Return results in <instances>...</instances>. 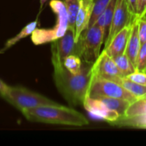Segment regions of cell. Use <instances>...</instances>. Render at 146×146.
Returning a JSON list of instances; mask_svg holds the SVG:
<instances>
[{
  "instance_id": "6da1fadb",
  "label": "cell",
  "mask_w": 146,
  "mask_h": 146,
  "mask_svg": "<svg viewBox=\"0 0 146 146\" xmlns=\"http://www.w3.org/2000/svg\"><path fill=\"white\" fill-rule=\"evenodd\" d=\"M92 66L83 62L77 74L70 73L64 66L53 67L56 86L70 105H83L91 81Z\"/></svg>"
},
{
  "instance_id": "7a4b0ae2",
  "label": "cell",
  "mask_w": 146,
  "mask_h": 146,
  "mask_svg": "<svg viewBox=\"0 0 146 146\" xmlns=\"http://www.w3.org/2000/svg\"><path fill=\"white\" fill-rule=\"evenodd\" d=\"M22 114L27 120L34 122L70 127H84L89 124L88 119L83 114L59 104L31 108Z\"/></svg>"
},
{
  "instance_id": "3957f363",
  "label": "cell",
  "mask_w": 146,
  "mask_h": 146,
  "mask_svg": "<svg viewBox=\"0 0 146 146\" xmlns=\"http://www.w3.org/2000/svg\"><path fill=\"white\" fill-rule=\"evenodd\" d=\"M104 30L97 24L87 27L75 42V55L86 64L93 65L100 55L102 44L104 43Z\"/></svg>"
},
{
  "instance_id": "277c9868",
  "label": "cell",
  "mask_w": 146,
  "mask_h": 146,
  "mask_svg": "<svg viewBox=\"0 0 146 146\" xmlns=\"http://www.w3.org/2000/svg\"><path fill=\"white\" fill-rule=\"evenodd\" d=\"M1 97L21 110V113L28 109L41 105L58 104L55 101H52L41 94L32 92L29 89L22 86H9L7 92Z\"/></svg>"
},
{
  "instance_id": "5b68a950",
  "label": "cell",
  "mask_w": 146,
  "mask_h": 146,
  "mask_svg": "<svg viewBox=\"0 0 146 146\" xmlns=\"http://www.w3.org/2000/svg\"><path fill=\"white\" fill-rule=\"evenodd\" d=\"M86 96L92 98H97L100 97L122 98L128 100L131 103L138 99L127 90H126L121 84L94 77H91Z\"/></svg>"
},
{
  "instance_id": "8992f818",
  "label": "cell",
  "mask_w": 146,
  "mask_h": 146,
  "mask_svg": "<svg viewBox=\"0 0 146 146\" xmlns=\"http://www.w3.org/2000/svg\"><path fill=\"white\" fill-rule=\"evenodd\" d=\"M92 77L111 80L121 84L123 75L118 69L114 59L103 50L92 66Z\"/></svg>"
},
{
  "instance_id": "52a82bcc",
  "label": "cell",
  "mask_w": 146,
  "mask_h": 146,
  "mask_svg": "<svg viewBox=\"0 0 146 146\" xmlns=\"http://www.w3.org/2000/svg\"><path fill=\"white\" fill-rule=\"evenodd\" d=\"M75 55L74 33L68 29L65 34L51 42V62L53 67L63 66V62L69 55Z\"/></svg>"
},
{
  "instance_id": "ba28073f",
  "label": "cell",
  "mask_w": 146,
  "mask_h": 146,
  "mask_svg": "<svg viewBox=\"0 0 146 146\" xmlns=\"http://www.w3.org/2000/svg\"><path fill=\"white\" fill-rule=\"evenodd\" d=\"M134 18L130 13L127 0H116L115 8L111 21L110 28L107 38L104 41V48H106L113 39V38L125 27L133 21Z\"/></svg>"
},
{
  "instance_id": "9c48e42d",
  "label": "cell",
  "mask_w": 146,
  "mask_h": 146,
  "mask_svg": "<svg viewBox=\"0 0 146 146\" xmlns=\"http://www.w3.org/2000/svg\"><path fill=\"white\" fill-rule=\"evenodd\" d=\"M83 107L86 111H88L94 116L104 120L110 124L116 121L121 117V115L116 111L110 109L101 100L92 98L88 96H86L84 100Z\"/></svg>"
},
{
  "instance_id": "30bf717a",
  "label": "cell",
  "mask_w": 146,
  "mask_h": 146,
  "mask_svg": "<svg viewBox=\"0 0 146 146\" xmlns=\"http://www.w3.org/2000/svg\"><path fill=\"white\" fill-rule=\"evenodd\" d=\"M133 22L125 27L122 30H121L111 40L110 44L104 49V51L108 53L110 56L114 58L115 56L123 54L126 51L127 42L130 37L131 30H132Z\"/></svg>"
},
{
  "instance_id": "8fae6325",
  "label": "cell",
  "mask_w": 146,
  "mask_h": 146,
  "mask_svg": "<svg viewBox=\"0 0 146 146\" xmlns=\"http://www.w3.org/2000/svg\"><path fill=\"white\" fill-rule=\"evenodd\" d=\"M50 7L56 15V23L53 27L57 38L62 37L68 29V15L62 0H51Z\"/></svg>"
},
{
  "instance_id": "7c38bea8",
  "label": "cell",
  "mask_w": 146,
  "mask_h": 146,
  "mask_svg": "<svg viewBox=\"0 0 146 146\" xmlns=\"http://www.w3.org/2000/svg\"><path fill=\"white\" fill-rule=\"evenodd\" d=\"M94 0H81L80 9L77 14L75 21L74 38L75 42L81 34V33L89 26L92 14L93 11Z\"/></svg>"
},
{
  "instance_id": "4fadbf2b",
  "label": "cell",
  "mask_w": 146,
  "mask_h": 146,
  "mask_svg": "<svg viewBox=\"0 0 146 146\" xmlns=\"http://www.w3.org/2000/svg\"><path fill=\"white\" fill-rule=\"evenodd\" d=\"M141 41L139 35V30H138V19L135 18L133 21L132 25V30L130 33V37L127 42V49L125 53L129 57L131 62L133 63V65L136 67V60L139 54V51L141 48Z\"/></svg>"
},
{
  "instance_id": "5bb4252c",
  "label": "cell",
  "mask_w": 146,
  "mask_h": 146,
  "mask_svg": "<svg viewBox=\"0 0 146 146\" xmlns=\"http://www.w3.org/2000/svg\"><path fill=\"white\" fill-rule=\"evenodd\" d=\"M31 39L35 45L51 43L57 39L54 28H36L31 34Z\"/></svg>"
},
{
  "instance_id": "9a60e30c",
  "label": "cell",
  "mask_w": 146,
  "mask_h": 146,
  "mask_svg": "<svg viewBox=\"0 0 146 146\" xmlns=\"http://www.w3.org/2000/svg\"><path fill=\"white\" fill-rule=\"evenodd\" d=\"M37 25H38V19L33 21H31L30 23H28L27 25H26L19 33H17L15 36H14L13 38H9V40L6 41V43L4 44L3 47L0 49V54L2 53H4L6 50H8L10 47H12L13 45H15L16 43H18L20 40L27 38V36L31 35L32 33L37 28Z\"/></svg>"
},
{
  "instance_id": "2e32d148",
  "label": "cell",
  "mask_w": 146,
  "mask_h": 146,
  "mask_svg": "<svg viewBox=\"0 0 146 146\" xmlns=\"http://www.w3.org/2000/svg\"><path fill=\"white\" fill-rule=\"evenodd\" d=\"M97 99L101 100L105 105H107L110 109L116 111L121 116H123L126 110L131 104V102L122 98H105L100 97L97 98Z\"/></svg>"
},
{
  "instance_id": "e0dca14e",
  "label": "cell",
  "mask_w": 146,
  "mask_h": 146,
  "mask_svg": "<svg viewBox=\"0 0 146 146\" xmlns=\"http://www.w3.org/2000/svg\"><path fill=\"white\" fill-rule=\"evenodd\" d=\"M113 59L123 77H127L128 75L137 71L136 67L133 65V63L131 62V60L126 53L118 55L115 56Z\"/></svg>"
},
{
  "instance_id": "ac0fdd59",
  "label": "cell",
  "mask_w": 146,
  "mask_h": 146,
  "mask_svg": "<svg viewBox=\"0 0 146 146\" xmlns=\"http://www.w3.org/2000/svg\"><path fill=\"white\" fill-rule=\"evenodd\" d=\"M111 125L117 127H127L134 128L146 129V115H140L135 117H120L116 121Z\"/></svg>"
},
{
  "instance_id": "d6986e66",
  "label": "cell",
  "mask_w": 146,
  "mask_h": 146,
  "mask_svg": "<svg viewBox=\"0 0 146 146\" xmlns=\"http://www.w3.org/2000/svg\"><path fill=\"white\" fill-rule=\"evenodd\" d=\"M68 12V28L75 31V21L78 11L80 9L81 0H62Z\"/></svg>"
},
{
  "instance_id": "ffe728a7",
  "label": "cell",
  "mask_w": 146,
  "mask_h": 146,
  "mask_svg": "<svg viewBox=\"0 0 146 146\" xmlns=\"http://www.w3.org/2000/svg\"><path fill=\"white\" fill-rule=\"evenodd\" d=\"M140 115H146V98H138L136 101L131 103L123 117H135Z\"/></svg>"
},
{
  "instance_id": "44dd1931",
  "label": "cell",
  "mask_w": 146,
  "mask_h": 146,
  "mask_svg": "<svg viewBox=\"0 0 146 146\" xmlns=\"http://www.w3.org/2000/svg\"><path fill=\"white\" fill-rule=\"evenodd\" d=\"M121 85L137 98H144L146 96V86L135 83L127 77L123 78L121 82Z\"/></svg>"
},
{
  "instance_id": "7402d4cb",
  "label": "cell",
  "mask_w": 146,
  "mask_h": 146,
  "mask_svg": "<svg viewBox=\"0 0 146 146\" xmlns=\"http://www.w3.org/2000/svg\"><path fill=\"white\" fill-rule=\"evenodd\" d=\"M82 64L83 62L80 59V57L74 54L67 56L63 62V66L65 67V68L74 74H77L80 72Z\"/></svg>"
},
{
  "instance_id": "603a6c76",
  "label": "cell",
  "mask_w": 146,
  "mask_h": 146,
  "mask_svg": "<svg viewBox=\"0 0 146 146\" xmlns=\"http://www.w3.org/2000/svg\"><path fill=\"white\" fill-rule=\"evenodd\" d=\"M110 2V0H94L93 11H92V17H91V20H90L89 26H92V25L94 24L96 20L105 10V9L109 5Z\"/></svg>"
},
{
  "instance_id": "cb8c5ba5",
  "label": "cell",
  "mask_w": 146,
  "mask_h": 146,
  "mask_svg": "<svg viewBox=\"0 0 146 146\" xmlns=\"http://www.w3.org/2000/svg\"><path fill=\"white\" fill-rule=\"evenodd\" d=\"M136 69L146 73V42L142 44L136 60Z\"/></svg>"
},
{
  "instance_id": "d4e9b609",
  "label": "cell",
  "mask_w": 146,
  "mask_h": 146,
  "mask_svg": "<svg viewBox=\"0 0 146 146\" xmlns=\"http://www.w3.org/2000/svg\"><path fill=\"white\" fill-rule=\"evenodd\" d=\"M138 19V30L141 44L146 42V15L137 18Z\"/></svg>"
},
{
  "instance_id": "484cf974",
  "label": "cell",
  "mask_w": 146,
  "mask_h": 146,
  "mask_svg": "<svg viewBox=\"0 0 146 146\" xmlns=\"http://www.w3.org/2000/svg\"><path fill=\"white\" fill-rule=\"evenodd\" d=\"M127 78H128L129 80H131L132 81L138 83L139 85H143L146 86V73L145 72H139V71H136L134 73H133L132 74L128 75Z\"/></svg>"
},
{
  "instance_id": "4316f807",
  "label": "cell",
  "mask_w": 146,
  "mask_h": 146,
  "mask_svg": "<svg viewBox=\"0 0 146 146\" xmlns=\"http://www.w3.org/2000/svg\"><path fill=\"white\" fill-rule=\"evenodd\" d=\"M146 15V0H137V15L136 18Z\"/></svg>"
},
{
  "instance_id": "83f0119b",
  "label": "cell",
  "mask_w": 146,
  "mask_h": 146,
  "mask_svg": "<svg viewBox=\"0 0 146 146\" xmlns=\"http://www.w3.org/2000/svg\"><path fill=\"white\" fill-rule=\"evenodd\" d=\"M127 4H128L130 13L132 14V15L135 19L136 15H137V0H127Z\"/></svg>"
},
{
  "instance_id": "f1b7e54d",
  "label": "cell",
  "mask_w": 146,
  "mask_h": 146,
  "mask_svg": "<svg viewBox=\"0 0 146 146\" xmlns=\"http://www.w3.org/2000/svg\"><path fill=\"white\" fill-rule=\"evenodd\" d=\"M8 88H9V86L6 85L3 81H2V80H0V95H1V96H3V95L7 92Z\"/></svg>"
},
{
  "instance_id": "f546056e",
  "label": "cell",
  "mask_w": 146,
  "mask_h": 146,
  "mask_svg": "<svg viewBox=\"0 0 146 146\" xmlns=\"http://www.w3.org/2000/svg\"><path fill=\"white\" fill-rule=\"evenodd\" d=\"M47 1H48V0H39V2H40V11L43 9V7H44V3H45Z\"/></svg>"
},
{
  "instance_id": "4dcf8cb0",
  "label": "cell",
  "mask_w": 146,
  "mask_h": 146,
  "mask_svg": "<svg viewBox=\"0 0 146 146\" xmlns=\"http://www.w3.org/2000/svg\"><path fill=\"white\" fill-rule=\"evenodd\" d=\"M144 98H146V96H145V97H144Z\"/></svg>"
}]
</instances>
